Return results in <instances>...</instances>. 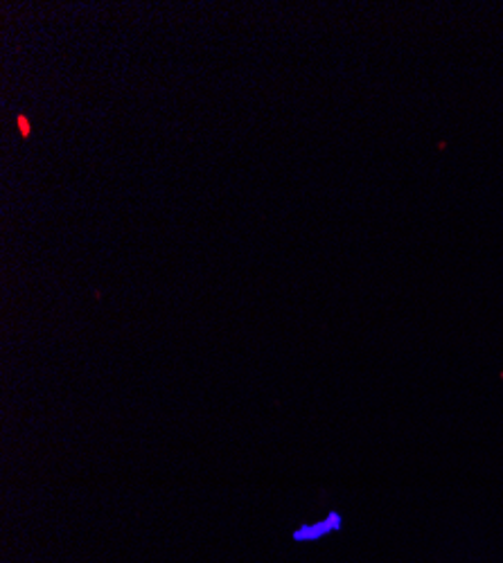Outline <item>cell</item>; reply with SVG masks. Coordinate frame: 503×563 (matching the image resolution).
<instances>
[{
    "label": "cell",
    "instance_id": "cell-1",
    "mask_svg": "<svg viewBox=\"0 0 503 563\" xmlns=\"http://www.w3.org/2000/svg\"><path fill=\"white\" fill-rule=\"evenodd\" d=\"M17 124H19V131H21L23 137H30V135H32V124H30V120H28L23 113L17 118Z\"/></svg>",
    "mask_w": 503,
    "mask_h": 563
}]
</instances>
